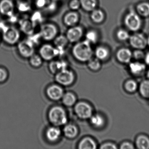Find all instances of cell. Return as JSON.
Returning a JSON list of instances; mask_svg holds the SVG:
<instances>
[{
  "instance_id": "cell-8",
  "label": "cell",
  "mask_w": 149,
  "mask_h": 149,
  "mask_svg": "<svg viewBox=\"0 0 149 149\" xmlns=\"http://www.w3.org/2000/svg\"><path fill=\"white\" fill-rule=\"evenodd\" d=\"M75 112L77 116L82 119H89L93 115V108L88 103L79 102L76 104Z\"/></svg>"
},
{
  "instance_id": "cell-4",
  "label": "cell",
  "mask_w": 149,
  "mask_h": 149,
  "mask_svg": "<svg viewBox=\"0 0 149 149\" xmlns=\"http://www.w3.org/2000/svg\"><path fill=\"white\" fill-rule=\"evenodd\" d=\"M58 27L53 22H45L40 26L39 32L42 40L53 41L59 35Z\"/></svg>"
},
{
  "instance_id": "cell-26",
  "label": "cell",
  "mask_w": 149,
  "mask_h": 149,
  "mask_svg": "<svg viewBox=\"0 0 149 149\" xmlns=\"http://www.w3.org/2000/svg\"><path fill=\"white\" fill-rule=\"evenodd\" d=\"M46 135L49 141L55 142L61 136V131L59 128L55 126L50 127L47 130Z\"/></svg>"
},
{
  "instance_id": "cell-38",
  "label": "cell",
  "mask_w": 149,
  "mask_h": 149,
  "mask_svg": "<svg viewBox=\"0 0 149 149\" xmlns=\"http://www.w3.org/2000/svg\"><path fill=\"white\" fill-rule=\"evenodd\" d=\"M30 63L33 67H40L42 63V58L40 56L34 54L30 57Z\"/></svg>"
},
{
  "instance_id": "cell-20",
  "label": "cell",
  "mask_w": 149,
  "mask_h": 149,
  "mask_svg": "<svg viewBox=\"0 0 149 149\" xmlns=\"http://www.w3.org/2000/svg\"><path fill=\"white\" fill-rule=\"evenodd\" d=\"M90 17L94 24L99 25L104 22L106 19V14L102 9L97 8L91 12Z\"/></svg>"
},
{
  "instance_id": "cell-49",
  "label": "cell",
  "mask_w": 149,
  "mask_h": 149,
  "mask_svg": "<svg viewBox=\"0 0 149 149\" xmlns=\"http://www.w3.org/2000/svg\"><path fill=\"white\" fill-rule=\"evenodd\" d=\"M147 46L149 47V36H147Z\"/></svg>"
},
{
  "instance_id": "cell-47",
  "label": "cell",
  "mask_w": 149,
  "mask_h": 149,
  "mask_svg": "<svg viewBox=\"0 0 149 149\" xmlns=\"http://www.w3.org/2000/svg\"><path fill=\"white\" fill-rule=\"evenodd\" d=\"M144 61L146 65H149V52L145 54Z\"/></svg>"
},
{
  "instance_id": "cell-50",
  "label": "cell",
  "mask_w": 149,
  "mask_h": 149,
  "mask_svg": "<svg viewBox=\"0 0 149 149\" xmlns=\"http://www.w3.org/2000/svg\"><path fill=\"white\" fill-rule=\"evenodd\" d=\"M0 41H1V38H0Z\"/></svg>"
},
{
  "instance_id": "cell-29",
  "label": "cell",
  "mask_w": 149,
  "mask_h": 149,
  "mask_svg": "<svg viewBox=\"0 0 149 149\" xmlns=\"http://www.w3.org/2000/svg\"><path fill=\"white\" fill-rule=\"evenodd\" d=\"M138 91L139 95L143 98L149 100V80H143L139 84Z\"/></svg>"
},
{
  "instance_id": "cell-28",
  "label": "cell",
  "mask_w": 149,
  "mask_h": 149,
  "mask_svg": "<svg viewBox=\"0 0 149 149\" xmlns=\"http://www.w3.org/2000/svg\"><path fill=\"white\" fill-rule=\"evenodd\" d=\"M139 84L136 80L129 79L125 81L123 84L125 91L128 94H133L138 90Z\"/></svg>"
},
{
  "instance_id": "cell-45",
  "label": "cell",
  "mask_w": 149,
  "mask_h": 149,
  "mask_svg": "<svg viewBox=\"0 0 149 149\" xmlns=\"http://www.w3.org/2000/svg\"><path fill=\"white\" fill-rule=\"evenodd\" d=\"M10 26L5 22L1 21H0V33L2 34L5 31H6L7 29Z\"/></svg>"
},
{
  "instance_id": "cell-25",
  "label": "cell",
  "mask_w": 149,
  "mask_h": 149,
  "mask_svg": "<svg viewBox=\"0 0 149 149\" xmlns=\"http://www.w3.org/2000/svg\"><path fill=\"white\" fill-rule=\"evenodd\" d=\"M81 8L85 12L90 13L97 8L98 0H80Z\"/></svg>"
},
{
  "instance_id": "cell-27",
  "label": "cell",
  "mask_w": 149,
  "mask_h": 149,
  "mask_svg": "<svg viewBox=\"0 0 149 149\" xmlns=\"http://www.w3.org/2000/svg\"><path fill=\"white\" fill-rule=\"evenodd\" d=\"M84 36L85 40L92 45L97 43L100 39L99 33L94 29H89L85 32Z\"/></svg>"
},
{
  "instance_id": "cell-43",
  "label": "cell",
  "mask_w": 149,
  "mask_h": 149,
  "mask_svg": "<svg viewBox=\"0 0 149 149\" xmlns=\"http://www.w3.org/2000/svg\"><path fill=\"white\" fill-rule=\"evenodd\" d=\"M49 1V0H35V6L37 9H44L48 4Z\"/></svg>"
},
{
  "instance_id": "cell-6",
  "label": "cell",
  "mask_w": 149,
  "mask_h": 149,
  "mask_svg": "<svg viewBox=\"0 0 149 149\" xmlns=\"http://www.w3.org/2000/svg\"><path fill=\"white\" fill-rule=\"evenodd\" d=\"M2 39L7 44L14 45L18 44L21 38V31L14 26H10L2 34Z\"/></svg>"
},
{
  "instance_id": "cell-22",
  "label": "cell",
  "mask_w": 149,
  "mask_h": 149,
  "mask_svg": "<svg viewBox=\"0 0 149 149\" xmlns=\"http://www.w3.org/2000/svg\"><path fill=\"white\" fill-rule=\"evenodd\" d=\"M135 11L142 18L149 17V2L143 1L137 4Z\"/></svg>"
},
{
  "instance_id": "cell-42",
  "label": "cell",
  "mask_w": 149,
  "mask_h": 149,
  "mask_svg": "<svg viewBox=\"0 0 149 149\" xmlns=\"http://www.w3.org/2000/svg\"><path fill=\"white\" fill-rule=\"evenodd\" d=\"M136 148L135 145L130 141H125L122 142L118 146L120 149H134Z\"/></svg>"
},
{
  "instance_id": "cell-44",
  "label": "cell",
  "mask_w": 149,
  "mask_h": 149,
  "mask_svg": "<svg viewBox=\"0 0 149 149\" xmlns=\"http://www.w3.org/2000/svg\"><path fill=\"white\" fill-rule=\"evenodd\" d=\"M8 22L10 24H14L15 23H19V21L20 19L19 18V16L15 14V13L10 15L9 17H7Z\"/></svg>"
},
{
  "instance_id": "cell-35",
  "label": "cell",
  "mask_w": 149,
  "mask_h": 149,
  "mask_svg": "<svg viewBox=\"0 0 149 149\" xmlns=\"http://www.w3.org/2000/svg\"><path fill=\"white\" fill-rule=\"evenodd\" d=\"M63 103L64 105L68 107L73 106L76 102V97L73 93L68 92L63 94L62 97Z\"/></svg>"
},
{
  "instance_id": "cell-24",
  "label": "cell",
  "mask_w": 149,
  "mask_h": 149,
  "mask_svg": "<svg viewBox=\"0 0 149 149\" xmlns=\"http://www.w3.org/2000/svg\"><path fill=\"white\" fill-rule=\"evenodd\" d=\"M97 147V143L95 140L90 137L83 139L78 145V148L80 149H96Z\"/></svg>"
},
{
  "instance_id": "cell-14",
  "label": "cell",
  "mask_w": 149,
  "mask_h": 149,
  "mask_svg": "<svg viewBox=\"0 0 149 149\" xmlns=\"http://www.w3.org/2000/svg\"><path fill=\"white\" fill-rule=\"evenodd\" d=\"M117 61L122 64H129L132 59V52L130 49L122 47L116 51V54Z\"/></svg>"
},
{
  "instance_id": "cell-30",
  "label": "cell",
  "mask_w": 149,
  "mask_h": 149,
  "mask_svg": "<svg viewBox=\"0 0 149 149\" xmlns=\"http://www.w3.org/2000/svg\"><path fill=\"white\" fill-rule=\"evenodd\" d=\"M63 132L65 136L69 139L75 137L78 133L77 127L71 124L66 125L63 128Z\"/></svg>"
},
{
  "instance_id": "cell-15",
  "label": "cell",
  "mask_w": 149,
  "mask_h": 149,
  "mask_svg": "<svg viewBox=\"0 0 149 149\" xmlns=\"http://www.w3.org/2000/svg\"><path fill=\"white\" fill-rule=\"evenodd\" d=\"M15 4L12 0L0 1V13L7 18L15 12Z\"/></svg>"
},
{
  "instance_id": "cell-19",
  "label": "cell",
  "mask_w": 149,
  "mask_h": 149,
  "mask_svg": "<svg viewBox=\"0 0 149 149\" xmlns=\"http://www.w3.org/2000/svg\"><path fill=\"white\" fill-rule=\"evenodd\" d=\"M94 54L96 58L101 61H107L110 56V51L109 48L104 45H99L94 50Z\"/></svg>"
},
{
  "instance_id": "cell-18",
  "label": "cell",
  "mask_w": 149,
  "mask_h": 149,
  "mask_svg": "<svg viewBox=\"0 0 149 149\" xmlns=\"http://www.w3.org/2000/svg\"><path fill=\"white\" fill-rule=\"evenodd\" d=\"M89 120L91 125L96 129H102L106 123V118L101 113L93 114Z\"/></svg>"
},
{
  "instance_id": "cell-5",
  "label": "cell",
  "mask_w": 149,
  "mask_h": 149,
  "mask_svg": "<svg viewBox=\"0 0 149 149\" xmlns=\"http://www.w3.org/2000/svg\"><path fill=\"white\" fill-rule=\"evenodd\" d=\"M128 41L130 46L134 49L144 50L147 47V36L139 31L130 35Z\"/></svg>"
},
{
  "instance_id": "cell-16",
  "label": "cell",
  "mask_w": 149,
  "mask_h": 149,
  "mask_svg": "<svg viewBox=\"0 0 149 149\" xmlns=\"http://www.w3.org/2000/svg\"><path fill=\"white\" fill-rule=\"evenodd\" d=\"M19 30L21 32L29 36L35 32L36 28L29 19H20L19 22Z\"/></svg>"
},
{
  "instance_id": "cell-7",
  "label": "cell",
  "mask_w": 149,
  "mask_h": 149,
  "mask_svg": "<svg viewBox=\"0 0 149 149\" xmlns=\"http://www.w3.org/2000/svg\"><path fill=\"white\" fill-rule=\"evenodd\" d=\"M84 29L82 26L76 25L69 27L66 31L65 35L68 39L69 43H74L81 40L84 36Z\"/></svg>"
},
{
  "instance_id": "cell-40",
  "label": "cell",
  "mask_w": 149,
  "mask_h": 149,
  "mask_svg": "<svg viewBox=\"0 0 149 149\" xmlns=\"http://www.w3.org/2000/svg\"><path fill=\"white\" fill-rule=\"evenodd\" d=\"M99 148L100 149H118V146L114 142L107 141L101 144Z\"/></svg>"
},
{
  "instance_id": "cell-23",
  "label": "cell",
  "mask_w": 149,
  "mask_h": 149,
  "mask_svg": "<svg viewBox=\"0 0 149 149\" xmlns=\"http://www.w3.org/2000/svg\"><path fill=\"white\" fill-rule=\"evenodd\" d=\"M32 7V3L30 0H18L15 4V8L20 13H29Z\"/></svg>"
},
{
  "instance_id": "cell-33",
  "label": "cell",
  "mask_w": 149,
  "mask_h": 149,
  "mask_svg": "<svg viewBox=\"0 0 149 149\" xmlns=\"http://www.w3.org/2000/svg\"><path fill=\"white\" fill-rule=\"evenodd\" d=\"M29 19L34 25L36 27L40 26L43 23V15L41 12L36 11L34 12L30 16Z\"/></svg>"
},
{
  "instance_id": "cell-1",
  "label": "cell",
  "mask_w": 149,
  "mask_h": 149,
  "mask_svg": "<svg viewBox=\"0 0 149 149\" xmlns=\"http://www.w3.org/2000/svg\"><path fill=\"white\" fill-rule=\"evenodd\" d=\"M94 52L92 45L85 40L74 43L72 49L74 57L81 62H88L93 57Z\"/></svg>"
},
{
  "instance_id": "cell-2",
  "label": "cell",
  "mask_w": 149,
  "mask_h": 149,
  "mask_svg": "<svg viewBox=\"0 0 149 149\" xmlns=\"http://www.w3.org/2000/svg\"><path fill=\"white\" fill-rule=\"evenodd\" d=\"M143 19L135 10H131L124 17V25L129 31L132 33L139 32L143 26Z\"/></svg>"
},
{
  "instance_id": "cell-9",
  "label": "cell",
  "mask_w": 149,
  "mask_h": 149,
  "mask_svg": "<svg viewBox=\"0 0 149 149\" xmlns=\"http://www.w3.org/2000/svg\"><path fill=\"white\" fill-rule=\"evenodd\" d=\"M40 55L46 61H50L59 56V51L54 46L49 43L42 45L39 50Z\"/></svg>"
},
{
  "instance_id": "cell-39",
  "label": "cell",
  "mask_w": 149,
  "mask_h": 149,
  "mask_svg": "<svg viewBox=\"0 0 149 149\" xmlns=\"http://www.w3.org/2000/svg\"><path fill=\"white\" fill-rule=\"evenodd\" d=\"M141 49H135L132 52V58L136 61H144L145 56V53Z\"/></svg>"
},
{
  "instance_id": "cell-13",
  "label": "cell",
  "mask_w": 149,
  "mask_h": 149,
  "mask_svg": "<svg viewBox=\"0 0 149 149\" xmlns=\"http://www.w3.org/2000/svg\"><path fill=\"white\" fill-rule=\"evenodd\" d=\"M81 16L77 11L70 10L65 14L63 22L64 25L69 28L78 25Z\"/></svg>"
},
{
  "instance_id": "cell-32",
  "label": "cell",
  "mask_w": 149,
  "mask_h": 149,
  "mask_svg": "<svg viewBox=\"0 0 149 149\" xmlns=\"http://www.w3.org/2000/svg\"><path fill=\"white\" fill-rule=\"evenodd\" d=\"M67 63L62 61H54L52 62L49 65L50 70L52 73H56L65 69L67 68Z\"/></svg>"
},
{
  "instance_id": "cell-48",
  "label": "cell",
  "mask_w": 149,
  "mask_h": 149,
  "mask_svg": "<svg viewBox=\"0 0 149 149\" xmlns=\"http://www.w3.org/2000/svg\"><path fill=\"white\" fill-rule=\"evenodd\" d=\"M145 74L146 75V77H147V79H149V69L146 70Z\"/></svg>"
},
{
  "instance_id": "cell-3",
  "label": "cell",
  "mask_w": 149,
  "mask_h": 149,
  "mask_svg": "<svg viewBox=\"0 0 149 149\" xmlns=\"http://www.w3.org/2000/svg\"><path fill=\"white\" fill-rule=\"evenodd\" d=\"M48 117L50 122L56 126L66 124L68 121L65 110L60 106L51 108L49 112Z\"/></svg>"
},
{
  "instance_id": "cell-21",
  "label": "cell",
  "mask_w": 149,
  "mask_h": 149,
  "mask_svg": "<svg viewBox=\"0 0 149 149\" xmlns=\"http://www.w3.org/2000/svg\"><path fill=\"white\" fill-rule=\"evenodd\" d=\"M135 147L138 149H149V136L144 134L138 135L135 139Z\"/></svg>"
},
{
  "instance_id": "cell-46",
  "label": "cell",
  "mask_w": 149,
  "mask_h": 149,
  "mask_svg": "<svg viewBox=\"0 0 149 149\" xmlns=\"http://www.w3.org/2000/svg\"><path fill=\"white\" fill-rule=\"evenodd\" d=\"M7 73L4 69L0 68V82L6 81L7 77Z\"/></svg>"
},
{
  "instance_id": "cell-11",
  "label": "cell",
  "mask_w": 149,
  "mask_h": 149,
  "mask_svg": "<svg viewBox=\"0 0 149 149\" xmlns=\"http://www.w3.org/2000/svg\"><path fill=\"white\" fill-rule=\"evenodd\" d=\"M74 75L72 71L65 69L56 74V80L59 84L64 86H68L73 83Z\"/></svg>"
},
{
  "instance_id": "cell-31",
  "label": "cell",
  "mask_w": 149,
  "mask_h": 149,
  "mask_svg": "<svg viewBox=\"0 0 149 149\" xmlns=\"http://www.w3.org/2000/svg\"><path fill=\"white\" fill-rule=\"evenodd\" d=\"M53 41L54 46L61 49H65L67 45L69 43L65 35H58Z\"/></svg>"
},
{
  "instance_id": "cell-41",
  "label": "cell",
  "mask_w": 149,
  "mask_h": 149,
  "mask_svg": "<svg viewBox=\"0 0 149 149\" xmlns=\"http://www.w3.org/2000/svg\"><path fill=\"white\" fill-rule=\"evenodd\" d=\"M68 6L71 11H77L81 8L80 0H70Z\"/></svg>"
},
{
  "instance_id": "cell-17",
  "label": "cell",
  "mask_w": 149,
  "mask_h": 149,
  "mask_svg": "<svg viewBox=\"0 0 149 149\" xmlns=\"http://www.w3.org/2000/svg\"><path fill=\"white\" fill-rule=\"evenodd\" d=\"M47 93L50 99L54 101L61 99L64 94L62 88L57 85L49 86L47 89Z\"/></svg>"
},
{
  "instance_id": "cell-10",
  "label": "cell",
  "mask_w": 149,
  "mask_h": 149,
  "mask_svg": "<svg viewBox=\"0 0 149 149\" xmlns=\"http://www.w3.org/2000/svg\"><path fill=\"white\" fill-rule=\"evenodd\" d=\"M35 46L27 39L20 41L17 49L20 55L24 58H30L34 54Z\"/></svg>"
},
{
  "instance_id": "cell-36",
  "label": "cell",
  "mask_w": 149,
  "mask_h": 149,
  "mask_svg": "<svg viewBox=\"0 0 149 149\" xmlns=\"http://www.w3.org/2000/svg\"><path fill=\"white\" fill-rule=\"evenodd\" d=\"M102 61L96 57H92L88 62V67L92 71H99L102 68Z\"/></svg>"
},
{
  "instance_id": "cell-12",
  "label": "cell",
  "mask_w": 149,
  "mask_h": 149,
  "mask_svg": "<svg viewBox=\"0 0 149 149\" xmlns=\"http://www.w3.org/2000/svg\"><path fill=\"white\" fill-rule=\"evenodd\" d=\"M128 65L129 71L134 77H140L145 74L146 65L145 63L135 61L130 62Z\"/></svg>"
},
{
  "instance_id": "cell-37",
  "label": "cell",
  "mask_w": 149,
  "mask_h": 149,
  "mask_svg": "<svg viewBox=\"0 0 149 149\" xmlns=\"http://www.w3.org/2000/svg\"><path fill=\"white\" fill-rule=\"evenodd\" d=\"M58 2L51 0L44 8L49 13H54L58 9Z\"/></svg>"
},
{
  "instance_id": "cell-34",
  "label": "cell",
  "mask_w": 149,
  "mask_h": 149,
  "mask_svg": "<svg viewBox=\"0 0 149 149\" xmlns=\"http://www.w3.org/2000/svg\"><path fill=\"white\" fill-rule=\"evenodd\" d=\"M130 36L129 31L126 29H119L116 32V38L118 41L123 42L128 41Z\"/></svg>"
}]
</instances>
